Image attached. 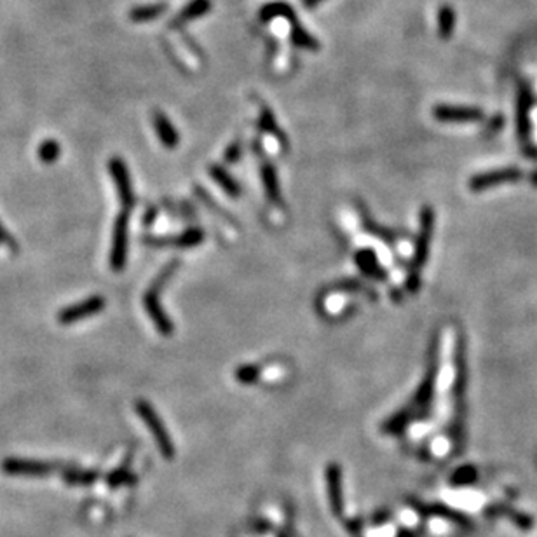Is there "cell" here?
<instances>
[{
    "instance_id": "obj_1",
    "label": "cell",
    "mask_w": 537,
    "mask_h": 537,
    "mask_svg": "<svg viewBox=\"0 0 537 537\" xmlns=\"http://www.w3.org/2000/svg\"><path fill=\"white\" fill-rule=\"evenodd\" d=\"M436 374H438V363H436V360H433V363L429 364L428 368V374H426L421 387L415 392L412 403L403 408V410H399L398 414L391 415V417L384 422V426H382L384 433H392V435H394V433H401L415 417H426V415H428L433 396H435Z\"/></svg>"
},
{
    "instance_id": "obj_2",
    "label": "cell",
    "mask_w": 537,
    "mask_h": 537,
    "mask_svg": "<svg viewBox=\"0 0 537 537\" xmlns=\"http://www.w3.org/2000/svg\"><path fill=\"white\" fill-rule=\"evenodd\" d=\"M433 229H435V213L429 206L421 211V230H419L417 243H415L414 258H412V273L407 278V290L415 294L421 288V271L428 260L429 246H431Z\"/></svg>"
},
{
    "instance_id": "obj_3",
    "label": "cell",
    "mask_w": 537,
    "mask_h": 537,
    "mask_svg": "<svg viewBox=\"0 0 537 537\" xmlns=\"http://www.w3.org/2000/svg\"><path fill=\"white\" fill-rule=\"evenodd\" d=\"M177 265L178 262H173V264L166 265L163 273L159 274V278L154 281L152 287H150L149 290L145 291V295H143V305H145L147 314H149V318L152 319L157 332L163 333V335H171V333L175 332V326H173V321L166 316V312L163 311V305H161L159 302V294L164 287V281L175 273Z\"/></svg>"
},
{
    "instance_id": "obj_4",
    "label": "cell",
    "mask_w": 537,
    "mask_h": 537,
    "mask_svg": "<svg viewBox=\"0 0 537 537\" xmlns=\"http://www.w3.org/2000/svg\"><path fill=\"white\" fill-rule=\"evenodd\" d=\"M129 216L131 213L120 211L113 222L112 246H110V268L113 273H122L126 267L127 246H129Z\"/></svg>"
},
{
    "instance_id": "obj_5",
    "label": "cell",
    "mask_w": 537,
    "mask_h": 537,
    "mask_svg": "<svg viewBox=\"0 0 537 537\" xmlns=\"http://www.w3.org/2000/svg\"><path fill=\"white\" fill-rule=\"evenodd\" d=\"M136 414L142 417V421L145 422V426L149 428V431L152 433L154 440H156V443H157V447H159L163 457H166V459H173L175 445H173V442H171L170 435H168V431H166V428H164L161 417L157 415V412L152 408V405H150V403H147L145 399H140V401H136Z\"/></svg>"
},
{
    "instance_id": "obj_6",
    "label": "cell",
    "mask_w": 537,
    "mask_h": 537,
    "mask_svg": "<svg viewBox=\"0 0 537 537\" xmlns=\"http://www.w3.org/2000/svg\"><path fill=\"white\" fill-rule=\"evenodd\" d=\"M0 470L9 476L42 478L54 471H60V464L37 459H22V457H8L0 463Z\"/></svg>"
},
{
    "instance_id": "obj_7",
    "label": "cell",
    "mask_w": 537,
    "mask_h": 537,
    "mask_svg": "<svg viewBox=\"0 0 537 537\" xmlns=\"http://www.w3.org/2000/svg\"><path fill=\"white\" fill-rule=\"evenodd\" d=\"M105 305H106L105 297H102V295H93V297L77 302V304L61 309V311L58 312L56 319L58 323H61V325L65 326L74 325V323L82 321V319L99 314V312L105 309Z\"/></svg>"
},
{
    "instance_id": "obj_8",
    "label": "cell",
    "mask_w": 537,
    "mask_h": 537,
    "mask_svg": "<svg viewBox=\"0 0 537 537\" xmlns=\"http://www.w3.org/2000/svg\"><path fill=\"white\" fill-rule=\"evenodd\" d=\"M109 171L110 177L115 182L117 192H119L120 208H122V211L131 213V209H133L134 206V192L126 163H124L120 157H112V159L109 161Z\"/></svg>"
},
{
    "instance_id": "obj_9",
    "label": "cell",
    "mask_w": 537,
    "mask_h": 537,
    "mask_svg": "<svg viewBox=\"0 0 537 537\" xmlns=\"http://www.w3.org/2000/svg\"><path fill=\"white\" fill-rule=\"evenodd\" d=\"M433 115L440 122H476L483 119V112L474 106L457 105H436Z\"/></svg>"
},
{
    "instance_id": "obj_10",
    "label": "cell",
    "mask_w": 537,
    "mask_h": 537,
    "mask_svg": "<svg viewBox=\"0 0 537 537\" xmlns=\"http://www.w3.org/2000/svg\"><path fill=\"white\" fill-rule=\"evenodd\" d=\"M522 178V170H516V168H504V170H495L488 171V173L476 175L470 180V189L473 192H481L485 189L495 187L499 184H504V182H516Z\"/></svg>"
},
{
    "instance_id": "obj_11",
    "label": "cell",
    "mask_w": 537,
    "mask_h": 537,
    "mask_svg": "<svg viewBox=\"0 0 537 537\" xmlns=\"http://www.w3.org/2000/svg\"><path fill=\"white\" fill-rule=\"evenodd\" d=\"M326 487H328V499L333 515H342V470L337 463H332L326 467Z\"/></svg>"
},
{
    "instance_id": "obj_12",
    "label": "cell",
    "mask_w": 537,
    "mask_h": 537,
    "mask_svg": "<svg viewBox=\"0 0 537 537\" xmlns=\"http://www.w3.org/2000/svg\"><path fill=\"white\" fill-rule=\"evenodd\" d=\"M213 4L211 0H191L180 13L173 18V22L170 23V26L173 29H180V26L189 25L191 22L202 18L205 15H208L211 11Z\"/></svg>"
},
{
    "instance_id": "obj_13",
    "label": "cell",
    "mask_w": 537,
    "mask_h": 537,
    "mask_svg": "<svg viewBox=\"0 0 537 537\" xmlns=\"http://www.w3.org/2000/svg\"><path fill=\"white\" fill-rule=\"evenodd\" d=\"M205 239V232L201 229H189L185 232L178 234L173 237H164V239H152L147 237L145 243L154 244V246H177V248H192L198 246Z\"/></svg>"
},
{
    "instance_id": "obj_14",
    "label": "cell",
    "mask_w": 537,
    "mask_h": 537,
    "mask_svg": "<svg viewBox=\"0 0 537 537\" xmlns=\"http://www.w3.org/2000/svg\"><path fill=\"white\" fill-rule=\"evenodd\" d=\"M260 175H262V184H264L265 195H267L268 201L273 202L274 206H283V195H281L276 168L268 163V161H264L260 168Z\"/></svg>"
},
{
    "instance_id": "obj_15",
    "label": "cell",
    "mask_w": 537,
    "mask_h": 537,
    "mask_svg": "<svg viewBox=\"0 0 537 537\" xmlns=\"http://www.w3.org/2000/svg\"><path fill=\"white\" fill-rule=\"evenodd\" d=\"M154 129H156L157 136H159L161 143H163L166 149H177L178 142H180V136H178L177 129H175L173 122L164 115L163 112H156L152 115Z\"/></svg>"
},
{
    "instance_id": "obj_16",
    "label": "cell",
    "mask_w": 537,
    "mask_h": 537,
    "mask_svg": "<svg viewBox=\"0 0 537 537\" xmlns=\"http://www.w3.org/2000/svg\"><path fill=\"white\" fill-rule=\"evenodd\" d=\"M516 102H518L516 103V126H518V134L523 140H527L530 126L529 112L530 105H532V96H530V91L525 86H522V89L518 91V99H516Z\"/></svg>"
},
{
    "instance_id": "obj_17",
    "label": "cell",
    "mask_w": 537,
    "mask_h": 537,
    "mask_svg": "<svg viewBox=\"0 0 537 537\" xmlns=\"http://www.w3.org/2000/svg\"><path fill=\"white\" fill-rule=\"evenodd\" d=\"M258 16H260V19L264 23L273 22V19L276 18L287 19L288 23L298 22V19L295 18L294 8H291L288 2H281V0H276V2H267L265 6H262Z\"/></svg>"
},
{
    "instance_id": "obj_18",
    "label": "cell",
    "mask_w": 537,
    "mask_h": 537,
    "mask_svg": "<svg viewBox=\"0 0 537 537\" xmlns=\"http://www.w3.org/2000/svg\"><path fill=\"white\" fill-rule=\"evenodd\" d=\"M168 11L166 2H157V4H147V6H136L129 11V19L133 23H150L159 19L164 13Z\"/></svg>"
},
{
    "instance_id": "obj_19",
    "label": "cell",
    "mask_w": 537,
    "mask_h": 537,
    "mask_svg": "<svg viewBox=\"0 0 537 537\" xmlns=\"http://www.w3.org/2000/svg\"><path fill=\"white\" fill-rule=\"evenodd\" d=\"M356 264L360 265L363 274H367L368 278H374V280H385L384 268H382V265L378 264L377 255H375L374 250L358 251Z\"/></svg>"
},
{
    "instance_id": "obj_20",
    "label": "cell",
    "mask_w": 537,
    "mask_h": 537,
    "mask_svg": "<svg viewBox=\"0 0 537 537\" xmlns=\"http://www.w3.org/2000/svg\"><path fill=\"white\" fill-rule=\"evenodd\" d=\"M61 478L68 485H91L99 478L98 471L81 470L75 466H60Z\"/></svg>"
},
{
    "instance_id": "obj_21",
    "label": "cell",
    "mask_w": 537,
    "mask_h": 537,
    "mask_svg": "<svg viewBox=\"0 0 537 537\" xmlns=\"http://www.w3.org/2000/svg\"><path fill=\"white\" fill-rule=\"evenodd\" d=\"M290 39L291 44L298 47V49L319 51V47H321L319 46V40L312 33H309L298 22L290 23Z\"/></svg>"
},
{
    "instance_id": "obj_22",
    "label": "cell",
    "mask_w": 537,
    "mask_h": 537,
    "mask_svg": "<svg viewBox=\"0 0 537 537\" xmlns=\"http://www.w3.org/2000/svg\"><path fill=\"white\" fill-rule=\"evenodd\" d=\"M487 515L488 516H499V515H508L509 520H511L513 523H515L518 529L522 530H529L534 527V518L530 515H527V513H522V511H515V509L508 508V506L504 504H495L492 506V508L487 509Z\"/></svg>"
},
{
    "instance_id": "obj_23",
    "label": "cell",
    "mask_w": 537,
    "mask_h": 537,
    "mask_svg": "<svg viewBox=\"0 0 537 537\" xmlns=\"http://www.w3.org/2000/svg\"><path fill=\"white\" fill-rule=\"evenodd\" d=\"M456 23H457V16L454 8L450 6H442L438 9V35L442 40H449L452 39L454 30H456Z\"/></svg>"
},
{
    "instance_id": "obj_24",
    "label": "cell",
    "mask_w": 537,
    "mask_h": 537,
    "mask_svg": "<svg viewBox=\"0 0 537 537\" xmlns=\"http://www.w3.org/2000/svg\"><path fill=\"white\" fill-rule=\"evenodd\" d=\"M209 177H211L213 180L222 187L223 192H227V195H230V198H239L241 194L239 185H237V182L234 180V178L230 177L223 168L211 166L209 168Z\"/></svg>"
},
{
    "instance_id": "obj_25",
    "label": "cell",
    "mask_w": 537,
    "mask_h": 537,
    "mask_svg": "<svg viewBox=\"0 0 537 537\" xmlns=\"http://www.w3.org/2000/svg\"><path fill=\"white\" fill-rule=\"evenodd\" d=\"M258 126H260L262 131H265V133H271L273 136H276L280 142H287V136H284L283 131L280 129V126H278L276 122V117H274L273 110L267 109V106H264L260 112V119H258Z\"/></svg>"
},
{
    "instance_id": "obj_26",
    "label": "cell",
    "mask_w": 537,
    "mask_h": 537,
    "mask_svg": "<svg viewBox=\"0 0 537 537\" xmlns=\"http://www.w3.org/2000/svg\"><path fill=\"white\" fill-rule=\"evenodd\" d=\"M37 156H39V161L42 164H54L61 156V145L53 138L44 140L39 145Z\"/></svg>"
},
{
    "instance_id": "obj_27",
    "label": "cell",
    "mask_w": 537,
    "mask_h": 537,
    "mask_svg": "<svg viewBox=\"0 0 537 537\" xmlns=\"http://www.w3.org/2000/svg\"><path fill=\"white\" fill-rule=\"evenodd\" d=\"M260 377V368L253 367V364H244L236 370V378L241 384H253Z\"/></svg>"
},
{
    "instance_id": "obj_28",
    "label": "cell",
    "mask_w": 537,
    "mask_h": 537,
    "mask_svg": "<svg viewBox=\"0 0 537 537\" xmlns=\"http://www.w3.org/2000/svg\"><path fill=\"white\" fill-rule=\"evenodd\" d=\"M478 471L473 466H464L460 470L456 471V474L452 476L454 485H470L473 481H476Z\"/></svg>"
},
{
    "instance_id": "obj_29",
    "label": "cell",
    "mask_w": 537,
    "mask_h": 537,
    "mask_svg": "<svg viewBox=\"0 0 537 537\" xmlns=\"http://www.w3.org/2000/svg\"><path fill=\"white\" fill-rule=\"evenodd\" d=\"M0 244H4V246H8L11 251H18L19 246L18 243L15 241V237L11 236V234L8 232V230L2 227V223H0Z\"/></svg>"
},
{
    "instance_id": "obj_30",
    "label": "cell",
    "mask_w": 537,
    "mask_h": 537,
    "mask_svg": "<svg viewBox=\"0 0 537 537\" xmlns=\"http://www.w3.org/2000/svg\"><path fill=\"white\" fill-rule=\"evenodd\" d=\"M239 152H241V147L237 145V143H234V145L230 147L229 150H227L225 159H227V157H229V161H236V157H239Z\"/></svg>"
},
{
    "instance_id": "obj_31",
    "label": "cell",
    "mask_w": 537,
    "mask_h": 537,
    "mask_svg": "<svg viewBox=\"0 0 537 537\" xmlns=\"http://www.w3.org/2000/svg\"><path fill=\"white\" fill-rule=\"evenodd\" d=\"M323 0H302V4H304L305 9H314L321 4Z\"/></svg>"
}]
</instances>
